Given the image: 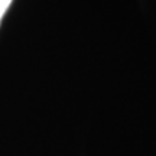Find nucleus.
<instances>
[{
    "instance_id": "1",
    "label": "nucleus",
    "mask_w": 156,
    "mask_h": 156,
    "mask_svg": "<svg viewBox=\"0 0 156 156\" xmlns=\"http://www.w3.org/2000/svg\"><path fill=\"white\" fill-rule=\"evenodd\" d=\"M12 2H13V0H0V25H2V20H3L7 9L10 7Z\"/></svg>"
}]
</instances>
